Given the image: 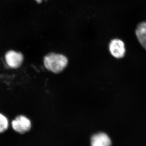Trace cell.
<instances>
[{"instance_id":"7","label":"cell","mask_w":146,"mask_h":146,"mask_svg":"<svg viewBox=\"0 0 146 146\" xmlns=\"http://www.w3.org/2000/svg\"><path fill=\"white\" fill-rule=\"evenodd\" d=\"M9 125L8 119L4 115L0 113V133H3L7 130Z\"/></svg>"},{"instance_id":"3","label":"cell","mask_w":146,"mask_h":146,"mask_svg":"<svg viewBox=\"0 0 146 146\" xmlns=\"http://www.w3.org/2000/svg\"><path fill=\"white\" fill-rule=\"evenodd\" d=\"M11 126L13 130L19 133L28 132L31 127V120L24 115H18L11 122Z\"/></svg>"},{"instance_id":"8","label":"cell","mask_w":146,"mask_h":146,"mask_svg":"<svg viewBox=\"0 0 146 146\" xmlns=\"http://www.w3.org/2000/svg\"><path fill=\"white\" fill-rule=\"evenodd\" d=\"M43 0H35V1L37 2L38 3H42Z\"/></svg>"},{"instance_id":"6","label":"cell","mask_w":146,"mask_h":146,"mask_svg":"<svg viewBox=\"0 0 146 146\" xmlns=\"http://www.w3.org/2000/svg\"><path fill=\"white\" fill-rule=\"evenodd\" d=\"M135 34L138 42L146 50V21L141 22L137 25Z\"/></svg>"},{"instance_id":"2","label":"cell","mask_w":146,"mask_h":146,"mask_svg":"<svg viewBox=\"0 0 146 146\" xmlns=\"http://www.w3.org/2000/svg\"><path fill=\"white\" fill-rule=\"evenodd\" d=\"M6 63L9 67L13 69L21 68L23 63V54L20 52L14 50H9L5 55Z\"/></svg>"},{"instance_id":"4","label":"cell","mask_w":146,"mask_h":146,"mask_svg":"<svg viewBox=\"0 0 146 146\" xmlns=\"http://www.w3.org/2000/svg\"><path fill=\"white\" fill-rule=\"evenodd\" d=\"M109 50L111 54L115 58H123L125 55V44L121 39L116 38L112 39L110 42Z\"/></svg>"},{"instance_id":"5","label":"cell","mask_w":146,"mask_h":146,"mask_svg":"<svg viewBox=\"0 0 146 146\" xmlns=\"http://www.w3.org/2000/svg\"><path fill=\"white\" fill-rule=\"evenodd\" d=\"M91 146H110L111 140L105 133H97L91 137Z\"/></svg>"},{"instance_id":"1","label":"cell","mask_w":146,"mask_h":146,"mask_svg":"<svg viewBox=\"0 0 146 146\" xmlns=\"http://www.w3.org/2000/svg\"><path fill=\"white\" fill-rule=\"evenodd\" d=\"M68 58L64 55L50 53L44 58V64L48 70L58 74L62 72L68 64Z\"/></svg>"}]
</instances>
